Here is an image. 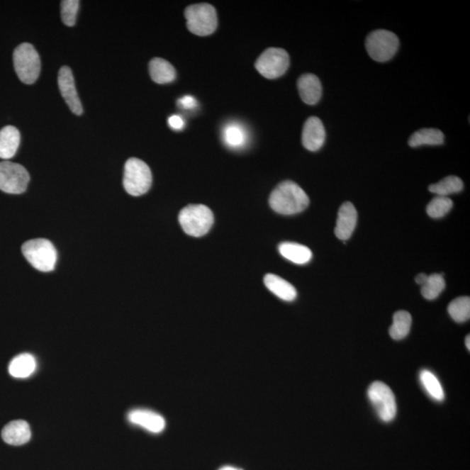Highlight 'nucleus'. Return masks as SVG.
Instances as JSON below:
<instances>
[{
    "label": "nucleus",
    "mask_w": 470,
    "mask_h": 470,
    "mask_svg": "<svg viewBox=\"0 0 470 470\" xmlns=\"http://www.w3.org/2000/svg\"><path fill=\"white\" fill-rule=\"evenodd\" d=\"M269 205L274 212L292 216L308 208L309 198L299 185L286 181L275 187L269 197Z\"/></svg>",
    "instance_id": "nucleus-1"
},
{
    "label": "nucleus",
    "mask_w": 470,
    "mask_h": 470,
    "mask_svg": "<svg viewBox=\"0 0 470 470\" xmlns=\"http://www.w3.org/2000/svg\"><path fill=\"white\" fill-rule=\"evenodd\" d=\"M22 253L30 264L41 272H51L58 259L55 247L45 239L28 240L23 244Z\"/></svg>",
    "instance_id": "nucleus-2"
},
{
    "label": "nucleus",
    "mask_w": 470,
    "mask_h": 470,
    "mask_svg": "<svg viewBox=\"0 0 470 470\" xmlns=\"http://www.w3.org/2000/svg\"><path fill=\"white\" fill-rule=\"evenodd\" d=\"M179 221L186 235L201 237L208 234L215 218L205 205H189L179 213Z\"/></svg>",
    "instance_id": "nucleus-3"
},
{
    "label": "nucleus",
    "mask_w": 470,
    "mask_h": 470,
    "mask_svg": "<svg viewBox=\"0 0 470 470\" xmlns=\"http://www.w3.org/2000/svg\"><path fill=\"white\" fill-rule=\"evenodd\" d=\"M187 28L198 36H208L216 32L218 18L215 7L201 3L189 6L185 10Z\"/></svg>",
    "instance_id": "nucleus-4"
},
{
    "label": "nucleus",
    "mask_w": 470,
    "mask_h": 470,
    "mask_svg": "<svg viewBox=\"0 0 470 470\" xmlns=\"http://www.w3.org/2000/svg\"><path fill=\"white\" fill-rule=\"evenodd\" d=\"M152 181L150 168L142 160L131 158L125 162L123 184L130 196H143L150 189Z\"/></svg>",
    "instance_id": "nucleus-5"
},
{
    "label": "nucleus",
    "mask_w": 470,
    "mask_h": 470,
    "mask_svg": "<svg viewBox=\"0 0 470 470\" xmlns=\"http://www.w3.org/2000/svg\"><path fill=\"white\" fill-rule=\"evenodd\" d=\"M13 63L18 77L23 83L30 85L39 78L40 59L33 45L23 43L18 45L13 53Z\"/></svg>",
    "instance_id": "nucleus-6"
},
{
    "label": "nucleus",
    "mask_w": 470,
    "mask_h": 470,
    "mask_svg": "<svg viewBox=\"0 0 470 470\" xmlns=\"http://www.w3.org/2000/svg\"><path fill=\"white\" fill-rule=\"evenodd\" d=\"M399 47V39L395 33L387 30H376L369 34L366 49L369 55L377 62H386L396 55Z\"/></svg>",
    "instance_id": "nucleus-7"
},
{
    "label": "nucleus",
    "mask_w": 470,
    "mask_h": 470,
    "mask_svg": "<svg viewBox=\"0 0 470 470\" xmlns=\"http://www.w3.org/2000/svg\"><path fill=\"white\" fill-rule=\"evenodd\" d=\"M368 396L382 421L389 423L395 419L397 413L396 397L387 384L381 381L373 382L369 388Z\"/></svg>",
    "instance_id": "nucleus-8"
},
{
    "label": "nucleus",
    "mask_w": 470,
    "mask_h": 470,
    "mask_svg": "<svg viewBox=\"0 0 470 470\" xmlns=\"http://www.w3.org/2000/svg\"><path fill=\"white\" fill-rule=\"evenodd\" d=\"M289 65V55L284 49L271 47L259 57L255 68L263 77L274 79L284 75Z\"/></svg>",
    "instance_id": "nucleus-9"
},
{
    "label": "nucleus",
    "mask_w": 470,
    "mask_h": 470,
    "mask_svg": "<svg viewBox=\"0 0 470 470\" xmlns=\"http://www.w3.org/2000/svg\"><path fill=\"white\" fill-rule=\"evenodd\" d=\"M30 175L20 164L5 160L0 162V190L6 194H21L25 192Z\"/></svg>",
    "instance_id": "nucleus-10"
},
{
    "label": "nucleus",
    "mask_w": 470,
    "mask_h": 470,
    "mask_svg": "<svg viewBox=\"0 0 470 470\" xmlns=\"http://www.w3.org/2000/svg\"><path fill=\"white\" fill-rule=\"evenodd\" d=\"M59 89L62 97L76 116H82L83 108L79 98L77 90H76L74 74L70 68L63 67L59 72L58 77Z\"/></svg>",
    "instance_id": "nucleus-11"
},
{
    "label": "nucleus",
    "mask_w": 470,
    "mask_h": 470,
    "mask_svg": "<svg viewBox=\"0 0 470 470\" xmlns=\"http://www.w3.org/2000/svg\"><path fill=\"white\" fill-rule=\"evenodd\" d=\"M301 140L303 147L308 151L316 152L323 147L326 140V131L319 118L313 116L308 118L304 124Z\"/></svg>",
    "instance_id": "nucleus-12"
},
{
    "label": "nucleus",
    "mask_w": 470,
    "mask_h": 470,
    "mask_svg": "<svg viewBox=\"0 0 470 470\" xmlns=\"http://www.w3.org/2000/svg\"><path fill=\"white\" fill-rule=\"evenodd\" d=\"M357 223V211L351 202H345L339 209L335 234L338 239L349 240L353 235Z\"/></svg>",
    "instance_id": "nucleus-13"
},
{
    "label": "nucleus",
    "mask_w": 470,
    "mask_h": 470,
    "mask_svg": "<svg viewBox=\"0 0 470 470\" xmlns=\"http://www.w3.org/2000/svg\"><path fill=\"white\" fill-rule=\"evenodd\" d=\"M129 422L143 427L151 433L159 434L165 430L166 421L158 413L147 410H135L128 414Z\"/></svg>",
    "instance_id": "nucleus-14"
},
{
    "label": "nucleus",
    "mask_w": 470,
    "mask_h": 470,
    "mask_svg": "<svg viewBox=\"0 0 470 470\" xmlns=\"http://www.w3.org/2000/svg\"><path fill=\"white\" fill-rule=\"evenodd\" d=\"M301 99L306 104L313 106L319 102L323 94L322 84L317 76L312 74L301 75L297 82Z\"/></svg>",
    "instance_id": "nucleus-15"
},
{
    "label": "nucleus",
    "mask_w": 470,
    "mask_h": 470,
    "mask_svg": "<svg viewBox=\"0 0 470 470\" xmlns=\"http://www.w3.org/2000/svg\"><path fill=\"white\" fill-rule=\"evenodd\" d=\"M2 438L7 444L13 446L24 445L30 441L32 437L30 426L23 420L13 421L6 424L2 430Z\"/></svg>",
    "instance_id": "nucleus-16"
},
{
    "label": "nucleus",
    "mask_w": 470,
    "mask_h": 470,
    "mask_svg": "<svg viewBox=\"0 0 470 470\" xmlns=\"http://www.w3.org/2000/svg\"><path fill=\"white\" fill-rule=\"evenodd\" d=\"M21 143V133L13 125L0 130V158L9 160L16 155Z\"/></svg>",
    "instance_id": "nucleus-17"
},
{
    "label": "nucleus",
    "mask_w": 470,
    "mask_h": 470,
    "mask_svg": "<svg viewBox=\"0 0 470 470\" xmlns=\"http://www.w3.org/2000/svg\"><path fill=\"white\" fill-rule=\"evenodd\" d=\"M264 284L269 291L281 300L293 301L297 297V291L294 286L278 275L267 274L264 278Z\"/></svg>",
    "instance_id": "nucleus-18"
},
{
    "label": "nucleus",
    "mask_w": 470,
    "mask_h": 470,
    "mask_svg": "<svg viewBox=\"0 0 470 470\" xmlns=\"http://www.w3.org/2000/svg\"><path fill=\"white\" fill-rule=\"evenodd\" d=\"M149 72L152 79L157 84L171 83L177 79V71L173 65L162 58H155L150 61Z\"/></svg>",
    "instance_id": "nucleus-19"
},
{
    "label": "nucleus",
    "mask_w": 470,
    "mask_h": 470,
    "mask_svg": "<svg viewBox=\"0 0 470 470\" xmlns=\"http://www.w3.org/2000/svg\"><path fill=\"white\" fill-rule=\"evenodd\" d=\"M36 368V359L33 354H21L11 360L9 370L11 376L24 379L32 376Z\"/></svg>",
    "instance_id": "nucleus-20"
},
{
    "label": "nucleus",
    "mask_w": 470,
    "mask_h": 470,
    "mask_svg": "<svg viewBox=\"0 0 470 470\" xmlns=\"http://www.w3.org/2000/svg\"><path fill=\"white\" fill-rule=\"evenodd\" d=\"M279 252L285 259L301 265L310 262L313 256L308 247L293 242L281 243L279 246Z\"/></svg>",
    "instance_id": "nucleus-21"
},
{
    "label": "nucleus",
    "mask_w": 470,
    "mask_h": 470,
    "mask_svg": "<svg viewBox=\"0 0 470 470\" xmlns=\"http://www.w3.org/2000/svg\"><path fill=\"white\" fill-rule=\"evenodd\" d=\"M444 142V135L439 129L423 128L413 133L408 140L411 147L439 146Z\"/></svg>",
    "instance_id": "nucleus-22"
},
{
    "label": "nucleus",
    "mask_w": 470,
    "mask_h": 470,
    "mask_svg": "<svg viewBox=\"0 0 470 470\" xmlns=\"http://www.w3.org/2000/svg\"><path fill=\"white\" fill-rule=\"evenodd\" d=\"M412 324V316L407 311L396 312L393 317V323L389 328V335L396 341H400L410 334Z\"/></svg>",
    "instance_id": "nucleus-23"
},
{
    "label": "nucleus",
    "mask_w": 470,
    "mask_h": 470,
    "mask_svg": "<svg viewBox=\"0 0 470 470\" xmlns=\"http://www.w3.org/2000/svg\"><path fill=\"white\" fill-rule=\"evenodd\" d=\"M223 140L228 147L238 149L244 147L247 143V135L246 130L238 123H229L224 128Z\"/></svg>",
    "instance_id": "nucleus-24"
},
{
    "label": "nucleus",
    "mask_w": 470,
    "mask_h": 470,
    "mask_svg": "<svg viewBox=\"0 0 470 470\" xmlns=\"http://www.w3.org/2000/svg\"><path fill=\"white\" fill-rule=\"evenodd\" d=\"M420 381L425 389L427 395L432 399L437 401V402H442L445 398V393L443 391L441 382L439 381L437 377L430 371V370L424 369L420 373Z\"/></svg>",
    "instance_id": "nucleus-25"
},
{
    "label": "nucleus",
    "mask_w": 470,
    "mask_h": 470,
    "mask_svg": "<svg viewBox=\"0 0 470 470\" xmlns=\"http://www.w3.org/2000/svg\"><path fill=\"white\" fill-rule=\"evenodd\" d=\"M462 189H464V182L457 177H446L442 181L432 184L429 187L431 193L437 194V196L444 197L460 193Z\"/></svg>",
    "instance_id": "nucleus-26"
},
{
    "label": "nucleus",
    "mask_w": 470,
    "mask_h": 470,
    "mask_svg": "<svg viewBox=\"0 0 470 470\" xmlns=\"http://www.w3.org/2000/svg\"><path fill=\"white\" fill-rule=\"evenodd\" d=\"M448 311L454 322H467L470 317V299L468 296L458 297L449 305Z\"/></svg>",
    "instance_id": "nucleus-27"
},
{
    "label": "nucleus",
    "mask_w": 470,
    "mask_h": 470,
    "mask_svg": "<svg viewBox=\"0 0 470 470\" xmlns=\"http://www.w3.org/2000/svg\"><path fill=\"white\" fill-rule=\"evenodd\" d=\"M445 281L442 275L434 274L427 277L425 284L422 286V294L427 300H435L440 296L445 289Z\"/></svg>",
    "instance_id": "nucleus-28"
},
{
    "label": "nucleus",
    "mask_w": 470,
    "mask_h": 470,
    "mask_svg": "<svg viewBox=\"0 0 470 470\" xmlns=\"http://www.w3.org/2000/svg\"><path fill=\"white\" fill-rule=\"evenodd\" d=\"M453 208V201L448 197L437 196L427 206V213L431 218L438 219L445 216Z\"/></svg>",
    "instance_id": "nucleus-29"
},
{
    "label": "nucleus",
    "mask_w": 470,
    "mask_h": 470,
    "mask_svg": "<svg viewBox=\"0 0 470 470\" xmlns=\"http://www.w3.org/2000/svg\"><path fill=\"white\" fill-rule=\"evenodd\" d=\"M79 9L78 0H65L61 2V17L64 24L67 26H74L77 20Z\"/></svg>",
    "instance_id": "nucleus-30"
},
{
    "label": "nucleus",
    "mask_w": 470,
    "mask_h": 470,
    "mask_svg": "<svg viewBox=\"0 0 470 470\" xmlns=\"http://www.w3.org/2000/svg\"><path fill=\"white\" fill-rule=\"evenodd\" d=\"M178 104L181 108L184 109H193L197 106L196 99L190 95H186L178 101Z\"/></svg>",
    "instance_id": "nucleus-31"
},
{
    "label": "nucleus",
    "mask_w": 470,
    "mask_h": 470,
    "mask_svg": "<svg viewBox=\"0 0 470 470\" xmlns=\"http://www.w3.org/2000/svg\"><path fill=\"white\" fill-rule=\"evenodd\" d=\"M168 124L174 130H181L184 128L185 122L181 116H173L168 118Z\"/></svg>",
    "instance_id": "nucleus-32"
},
{
    "label": "nucleus",
    "mask_w": 470,
    "mask_h": 470,
    "mask_svg": "<svg viewBox=\"0 0 470 470\" xmlns=\"http://www.w3.org/2000/svg\"><path fill=\"white\" fill-rule=\"evenodd\" d=\"M427 277H429V275L425 274H419L418 275H416L415 282L416 284L423 286L427 280Z\"/></svg>",
    "instance_id": "nucleus-33"
},
{
    "label": "nucleus",
    "mask_w": 470,
    "mask_h": 470,
    "mask_svg": "<svg viewBox=\"0 0 470 470\" xmlns=\"http://www.w3.org/2000/svg\"><path fill=\"white\" fill-rule=\"evenodd\" d=\"M466 347H467L468 350H470V336L469 335L466 337L465 340Z\"/></svg>",
    "instance_id": "nucleus-34"
},
{
    "label": "nucleus",
    "mask_w": 470,
    "mask_h": 470,
    "mask_svg": "<svg viewBox=\"0 0 470 470\" xmlns=\"http://www.w3.org/2000/svg\"><path fill=\"white\" fill-rule=\"evenodd\" d=\"M220 470H240V469L234 467H229V466H228V467L221 468Z\"/></svg>",
    "instance_id": "nucleus-35"
}]
</instances>
